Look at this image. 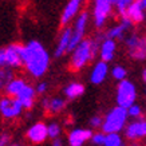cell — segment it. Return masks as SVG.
<instances>
[{
    "instance_id": "9c48e42d",
    "label": "cell",
    "mask_w": 146,
    "mask_h": 146,
    "mask_svg": "<svg viewBox=\"0 0 146 146\" xmlns=\"http://www.w3.org/2000/svg\"><path fill=\"white\" fill-rule=\"evenodd\" d=\"M83 3L84 0H68L60 15V26L67 27L71 22H74L75 18L80 13V8Z\"/></svg>"
},
{
    "instance_id": "3957f363",
    "label": "cell",
    "mask_w": 146,
    "mask_h": 146,
    "mask_svg": "<svg viewBox=\"0 0 146 146\" xmlns=\"http://www.w3.org/2000/svg\"><path fill=\"white\" fill-rule=\"evenodd\" d=\"M127 109L121 106H117L114 109H111L106 114L105 119H103V125H102V131H105L106 134L109 133H119L121 130L125 127L126 121H127Z\"/></svg>"
},
{
    "instance_id": "ac0fdd59",
    "label": "cell",
    "mask_w": 146,
    "mask_h": 146,
    "mask_svg": "<svg viewBox=\"0 0 146 146\" xmlns=\"http://www.w3.org/2000/svg\"><path fill=\"white\" fill-rule=\"evenodd\" d=\"M125 134L129 139H138L146 135V121H135L129 125Z\"/></svg>"
},
{
    "instance_id": "603a6c76",
    "label": "cell",
    "mask_w": 146,
    "mask_h": 146,
    "mask_svg": "<svg viewBox=\"0 0 146 146\" xmlns=\"http://www.w3.org/2000/svg\"><path fill=\"white\" fill-rule=\"evenodd\" d=\"M15 78L13 74V68L8 66H3L0 67V91L3 90L4 91L5 87L8 86V83Z\"/></svg>"
},
{
    "instance_id": "ffe728a7",
    "label": "cell",
    "mask_w": 146,
    "mask_h": 146,
    "mask_svg": "<svg viewBox=\"0 0 146 146\" xmlns=\"http://www.w3.org/2000/svg\"><path fill=\"white\" fill-rule=\"evenodd\" d=\"M42 106L44 107V110L47 111V113L56 114V113H60V111L64 109L66 101H64L63 98H59V97L44 98V99L42 101Z\"/></svg>"
},
{
    "instance_id": "d590c367",
    "label": "cell",
    "mask_w": 146,
    "mask_h": 146,
    "mask_svg": "<svg viewBox=\"0 0 146 146\" xmlns=\"http://www.w3.org/2000/svg\"><path fill=\"white\" fill-rule=\"evenodd\" d=\"M107 1H110V3H113L114 5H115V3H117V0H107Z\"/></svg>"
},
{
    "instance_id": "277c9868",
    "label": "cell",
    "mask_w": 146,
    "mask_h": 146,
    "mask_svg": "<svg viewBox=\"0 0 146 146\" xmlns=\"http://www.w3.org/2000/svg\"><path fill=\"white\" fill-rule=\"evenodd\" d=\"M89 23H90V13L87 12V11L80 12L75 18L74 24H72V36H71L68 52H71V51L84 39V35H86V31H87Z\"/></svg>"
},
{
    "instance_id": "30bf717a",
    "label": "cell",
    "mask_w": 146,
    "mask_h": 146,
    "mask_svg": "<svg viewBox=\"0 0 146 146\" xmlns=\"http://www.w3.org/2000/svg\"><path fill=\"white\" fill-rule=\"evenodd\" d=\"M5 50V64L11 68H19L23 66V44L12 43L4 47Z\"/></svg>"
},
{
    "instance_id": "d4e9b609",
    "label": "cell",
    "mask_w": 146,
    "mask_h": 146,
    "mask_svg": "<svg viewBox=\"0 0 146 146\" xmlns=\"http://www.w3.org/2000/svg\"><path fill=\"white\" fill-rule=\"evenodd\" d=\"M126 74H127V72H126V68L122 66H115V67H113V70H111L113 78L117 80H119V82L126 79Z\"/></svg>"
},
{
    "instance_id": "2e32d148",
    "label": "cell",
    "mask_w": 146,
    "mask_h": 146,
    "mask_svg": "<svg viewBox=\"0 0 146 146\" xmlns=\"http://www.w3.org/2000/svg\"><path fill=\"white\" fill-rule=\"evenodd\" d=\"M107 74H109V66L107 62L105 60H99L94 64L91 74H90V82L94 84H101L103 80L106 79Z\"/></svg>"
},
{
    "instance_id": "4dcf8cb0",
    "label": "cell",
    "mask_w": 146,
    "mask_h": 146,
    "mask_svg": "<svg viewBox=\"0 0 146 146\" xmlns=\"http://www.w3.org/2000/svg\"><path fill=\"white\" fill-rule=\"evenodd\" d=\"M9 141H11V135L8 133L0 134V146H8Z\"/></svg>"
},
{
    "instance_id": "836d02e7",
    "label": "cell",
    "mask_w": 146,
    "mask_h": 146,
    "mask_svg": "<svg viewBox=\"0 0 146 146\" xmlns=\"http://www.w3.org/2000/svg\"><path fill=\"white\" fill-rule=\"evenodd\" d=\"M138 1H139V3H141V5H142V7H143V8L146 9V0H138Z\"/></svg>"
},
{
    "instance_id": "d6a6232c",
    "label": "cell",
    "mask_w": 146,
    "mask_h": 146,
    "mask_svg": "<svg viewBox=\"0 0 146 146\" xmlns=\"http://www.w3.org/2000/svg\"><path fill=\"white\" fill-rule=\"evenodd\" d=\"M52 146H63V142L59 139V138H56V139H54L52 142Z\"/></svg>"
},
{
    "instance_id": "484cf974",
    "label": "cell",
    "mask_w": 146,
    "mask_h": 146,
    "mask_svg": "<svg viewBox=\"0 0 146 146\" xmlns=\"http://www.w3.org/2000/svg\"><path fill=\"white\" fill-rule=\"evenodd\" d=\"M47 127H48V138H52V139L59 138L60 131H62L59 123H56V122H51V123L47 125Z\"/></svg>"
},
{
    "instance_id": "8fae6325",
    "label": "cell",
    "mask_w": 146,
    "mask_h": 146,
    "mask_svg": "<svg viewBox=\"0 0 146 146\" xmlns=\"http://www.w3.org/2000/svg\"><path fill=\"white\" fill-rule=\"evenodd\" d=\"M71 36H72V27H70V26L63 27L60 34H59V38H58L56 46H55V51H54L55 58H60L66 52H68Z\"/></svg>"
},
{
    "instance_id": "8d00e7d4",
    "label": "cell",
    "mask_w": 146,
    "mask_h": 146,
    "mask_svg": "<svg viewBox=\"0 0 146 146\" xmlns=\"http://www.w3.org/2000/svg\"><path fill=\"white\" fill-rule=\"evenodd\" d=\"M11 146H22V145H11Z\"/></svg>"
},
{
    "instance_id": "52a82bcc",
    "label": "cell",
    "mask_w": 146,
    "mask_h": 146,
    "mask_svg": "<svg viewBox=\"0 0 146 146\" xmlns=\"http://www.w3.org/2000/svg\"><path fill=\"white\" fill-rule=\"evenodd\" d=\"M24 107L18 98L4 95L0 98V115L4 119H16L22 115Z\"/></svg>"
},
{
    "instance_id": "f546056e",
    "label": "cell",
    "mask_w": 146,
    "mask_h": 146,
    "mask_svg": "<svg viewBox=\"0 0 146 146\" xmlns=\"http://www.w3.org/2000/svg\"><path fill=\"white\" fill-rule=\"evenodd\" d=\"M35 89L38 94H46L47 93V89H48V84L46 83V82H39V83L36 84Z\"/></svg>"
},
{
    "instance_id": "e575fe53",
    "label": "cell",
    "mask_w": 146,
    "mask_h": 146,
    "mask_svg": "<svg viewBox=\"0 0 146 146\" xmlns=\"http://www.w3.org/2000/svg\"><path fill=\"white\" fill-rule=\"evenodd\" d=\"M142 78H143V80L146 82V68L143 70V72H142Z\"/></svg>"
},
{
    "instance_id": "1f68e13d",
    "label": "cell",
    "mask_w": 146,
    "mask_h": 146,
    "mask_svg": "<svg viewBox=\"0 0 146 146\" xmlns=\"http://www.w3.org/2000/svg\"><path fill=\"white\" fill-rule=\"evenodd\" d=\"M7 66L5 64V50L4 48H0V67Z\"/></svg>"
},
{
    "instance_id": "7c38bea8",
    "label": "cell",
    "mask_w": 146,
    "mask_h": 146,
    "mask_svg": "<svg viewBox=\"0 0 146 146\" xmlns=\"http://www.w3.org/2000/svg\"><path fill=\"white\" fill-rule=\"evenodd\" d=\"M27 138L32 143H42L48 138V127L43 122H36L27 130Z\"/></svg>"
},
{
    "instance_id": "f1b7e54d",
    "label": "cell",
    "mask_w": 146,
    "mask_h": 146,
    "mask_svg": "<svg viewBox=\"0 0 146 146\" xmlns=\"http://www.w3.org/2000/svg\"><path fill=\"white\" fill-rule=\"evenodd\" d=\"M90 125L93 126V127H99L102 125H103V118L102 117H99V115H95V117H93L91 119H90Z\"/></svg>"
},
{
    "instance_id": "5bb4252c",
    "label": "cell",
    "mask_w": 146,
    "mask_h": 146,
    "mask_svg": "<svg viewBox=\"0 0 146 146\" xmlns=\"http://www.w3.org/2000/svg\"><path fill=\"white\" fill-rule=\"evenodd\" d=\"M133 22L127 18H121V22L118 24H115L114 27H111L110 30H107L106 36L110 39H123L125 34L129 31V28L131 27Z\"/></svg>"
},
{
    "instance_id": "6da1fadb",
    "label": "cell",
    "mask_w": 146,
    "mask_h": 146,
    "mask_svg": "<svg viewBox=\"0 0 146 146\" xmlns=\"http://www.w3.org/2000/svg\"><path fill=\"white\" fill-rule=\"evenodd\" d=\"M50 66V54L39 40H30L23 44V67L35 79L44 75Z\"/></svg>"
},
{
    "instance_id": "4316f807",
    "label": "cell",
    "mask_w": 146,
    "mask_h": 146,
    "mask_svg": "<svg viewBox=\"0 0 146 146\" xmlns=\"http://www.w3.org/2000/svg\"><path fill=\"white\" fill-rule=\"evenodd\" d=\"M105 139H106V133L105 131H97V133H93V137H91L90 141L95 146H103L105 145Z\"/></svg>"
},
{
    "instance_id": "8992f818",
    "label": "cell",
    "mask_w": 146,
    "mask_h": 146,
    "mask_svg": "<svg viewBox=\"0 0 146 146\" xmlns=\"http://www.w3.org/2000/svg\"><path fill=\"white\" fill-rule=\"evenodd\" d=\"M135 98H137L135 86L127 79L121 80L118 87H117V103H118V106L129 109L131 105H134Z\"/></svg>"
},
{
    "instance_id": "7402d4cb",
    "label": "cell",
    "mask_w": 146,
    "mask_h": 146,
    "mask_svg": "<svg viewBox=\"0 0 146 146\" xmlns=\"http://www.w3.org/2000/svg\"><path fill=\"white\" fill-rule=\"evenodd\" d=\"M63 93L68 99H75V98H79L80 95H83L84 86L82 83H79V82H71L70 84H67L64 87Z\"/></svg>"
},
{
    "instance_id": "7a4b0ae2",
    "label": "cell",
    "mask_w": 146,
    "mask_h": 146,
    "mask_svg": "<svg viewBox=\"0 0 146 146\" xmlns=\"http://www.w3.org/2000/svg\"><path fill=\"white\" fill-rule=\"evenodd\" d=\"M106 38V34L98 32L90 39H83L75 48L71 51L70 68L72 71H79L87 66L94 58L99 54V47Z\"/></svg>"
},
{
    "instance_id": "4fadbf2b",
    "label": "cell",
    "mask_w": 146,
    "mask_h": 146,
    "mask_svg": "<svg viewBox=\"0 0 146 146\" xmlns=\"http://www.w3.org/2000/svg\"><path fill=\"white\" fill-rule=\"evenodd\" d=\"M93 131L90 129H74L68 133V145L70 146H83L86 141L91 139Z\"/></svg>"
},
{
    "instance_id": "d6986e66",
    "label": "cell",
    "mask_w": 146,
    "mask_h": 146,
    "mask_svg": "<svg viewBox=\"0 0 146 146\" xmlns=\"http://www.w3.org/2000/svg\"><path fill=\"white\" fill-rule=\"evenodd\" d=\"M125 18L130 19L133 23L143 22V19H145V8L142 7L138 0H134L126 9V16Z\"/></svg>"
},
{
    "instance_id": "83f0119b",
    "label": "cell",
    "mask_w": 146,
    "mask_h": 146,
    "mask_svg": "<svg viewBox=\"0 0 146 146\" xmlns=\"http://www.w3.org/2000/svg\"><path fill=\"white\" fill-rule=\"evenodd\" d=\"M127 114L129 117H133V118H137L141 115V107L138 105H131V106L127 109Z\"/></svg>"
},
{
    "instance_id": "44dd1931",
    "label": "cell",
    "mask_w": 146,
    "mask_h": 146,
    "mask_svg": "<svg viewBox=\"0 0 146 146\" xmlns=\"http://www.w3.org/2000/svg\"><path fill=\"white\" fill-rule=\"evenodd\" d=\"M26 84H27V82L23 79V78H13V79L8 83V86L5 87V90H4L5 95L18 97V94L26 87Z\"/></svg>"
},
{
    "instance_id": "e0dca14e",
    "label": "cell",
    "mask_w": 146,
    "mask_h": 146,
    "mask_svg": "<svg viewBox=\"0 0 146 146\" xmlns=\"http://www.w3.org/2000/svg\"><path fill=\"white\" fill-rule=\"evenodd\" d=\"M115 50H117V43H115L114 39H110V38H105V40L102 42L101 47H99V58L101 60H105V62H110L113 60L115 54Z\"/></svg>"
},
{
    "instance_id": "9a60e30c",
    "label": "cell",
    "mask_w": 146,
    "mask_h": 146,
    "mask_svg": "<svg viewBox=\"0 0 146 146\" xmlns=\"http://www.w3.org/2000/svg\"><path fill=\"white\" fill-rule=\"evenodd\" d=\"M36 89L35 87H32L31 84H26V87L20 91V93L18 94V98L19 102L23 105V107H24V110H30V109H32V106H34V103H35V97H36Z\"/></svg>"
},
{
    "instance_id": "cb8c5ba5",
    "label": "cell",
    "mask_w": 146,
    "mask_h": 146,
    "mask_svg": "<svg viewBox=\"0 0 146 146\" xmlns=\"http://www.w3.org/2000/svg\"><path fill=\"white\" fill-rule=\"evenodd\" d=\"M103 146H122V138L118 133H109L106 134Z\"/></svg>"
},
{
    "instance_id": "ba28073f",
    "label": "cell",
    "mask_w": 146,
    "mask_h": 146,
    "mask_svg": "<svg viewBox=\"0 0 146 146\" xmlns=\"http://www.w3.org/2000/svg\"><path fill=\"white\" fill-rule=\"evenodd\" d=\"M125 44L131 58L138 60L146 59V36H138L135 34H131L125 39Z\"/></svg>"
},
{
    "instance_id": "5b68a950",
    "label": "cell",
    "mask_w": 146,
    "mask_h": 146,
    "mask_svg": "<svg viewBox=\"0 0 146 146\" xmlns=\"http://www.w3.org/2000/svg\"><path fill=\"white\" fill-rule=\"evenodd\" d=\"M113 7H114V4L107 1V0H94L91 18H93L95 28L101 30L105 27L107 19L110 18L111 13H113Z\"/></svg>"
}]
</instances>
